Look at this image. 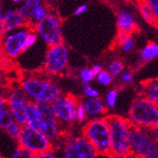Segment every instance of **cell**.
<instances>
[{
	"label": "cell",
	"mask_w": 158,
	"mask_h": 158,
	"mask_svg": "<svg viewBox=\"0 0 158 158\" xmlns=\"http://www.w3.org/2000/svg\"><path fill=\"white\" fill-rule=\"evenodd\" d=\"M134 77L133 74L130 72H122L120 74V81L123 82L124 85H130L133 82Z\"/></svg>",
	"instance_id": "cell-34"
},
{
	"label": "cell",
	"mask_w": 158,
	"mask_h": 158,
	"mask_svg": "<svg viewBox=\"0 0 158 158\" xmlns=\"http://www.w3.org/2000/svg\"><path fill=\"white\" fill-rule=\"evenodd\" d=\"M20 124H19L18 122H16L14 120L13 122H11L10 124L5 128L7 134H8L12 139L14 140H18L19 138V135L20 132Z\"/></svg>",
	"instance_id": "cell-28"
},
{
	"label": "cell",
	"mask_w": 158,
	"mask_h": 158,
	"mask_svg": "<svg viewBox=\"0 0 158 158\" xmlns=\"http://www.w3.org/2000/svg\"><path fill=\"white\" fill-rule=\"evenodd\" d=\"M29 27H20L19 29L10 31L1 35V50L5 56L10 59H16L23 53L24 39Z\"/></svg>",
	"instance_id": "cell-10"
},
{
	"label": "cell",
	"mask_w": 158,
	"mask_h": 158,
	"mask_svg": "<svg viewBox=\"0 0 158 158\" xmlns=\"http://www.w3.org/2000/svg\"><path fill=\"white\" fill-rule=\"evenodd\" d=\"M50 104L59 123L71 124L76 120V108L78 99L74 95L60 93Z\"/></svg>",
	"instance_id": "cell-9"
},
{
	"label": "cell",
	"mask_w": 158,
	"mask_h": 158,
	"mask_svg": "<svg viewBox=\"0 0 158 158\" xmlns=\"http://www.w3.org/2000/svg\"><path fill=\"white\" fill-rule=\"evenodd\" d=\"M80 78L84 84H89L95 79V75L93 74L91 68H84L80 71Z\"/></svg>",
	"instance_id": "cell-29"
},
{
	"label": "cell",
	"mask_w": 158,
	"mask_h": 158,
	"mask_svg": "<svg viewBox=\"0 0 158 158\" xmlns=\"http://www.w3.org/2000/svg\"><path fill=\"white\" fill-rule=\"evenodd\" d=\"M118 90L116 89H111L105 97V105L109 109H113L116 105V101H118Z\"/></svg>",
	"instance_id": "cell-27"
},
{
	"label": "cell",
	"mask_w": 158,
	"mask_h": 158,
	"mask_svg": "<svg viewBox=\"0 0 158 158\" xmlns=\"http://www.w3.org/2000/svg\"><path fill=\"white\" fill-rule=\"evenodd\" d=\"M95 79L100 85H104V86H109V85H112L114 77L108 71H105L104 69H103L101 72H99L97 75H96Z\"/></svg>",
	"instance_id": "cell-25"
},
{
	"label": "cell",
	"mask_w": 158,
	"mask_h": 158,
	"mask_svg": "<svg viewBox=\"0 0 158 158\" xmlns=\"http://www.w3.org/2000/svg\"><path fill=\"white\" fill-rule=\"evenodd\" d=\"M128 120L134 125L152 128L158 125L157 104L143 96L133 101L128 113Z\"/></svg>",
	"instance_id": "cell-5"
},
{
	"label": "cell",
	"mask_w": 158,
	"mask_h": 158,
	"mask_svg": "<svg viewBox=\"0 0 158 158\" xmlns=\"http://www.w3.org/2000/svg\"><path fill=\"white\" fill-rule=\"evenodd\" d=\"M11 157L12 158H33V157H35V155H34L31 152H29L27 148L19 146L17 148L16 152L12 154Z\"/></svg>",
	"instance_id": "cell-30"
},
{
	"label": "cell",
	"mask_w": 158,
	"mask_h": 158,
	"mask_svg": "<svg viewBox=\"0 0 158 158\" xmlns=\"http://www.w3.org/2000/svg\"><path fill=\"white\" fill-rule=\"evenodd\" d=\"M10 1H12L14 3H22V2L24 1V0H10Z\"/></svg>",
	"instance_id": "cell-42"
},
{
	"label": "cell",
	"mask_w": 158,
	"mask_h": 158,
	"mask_svg": "<svg viewBox=\"0 0 158 158\" xmlns=\"http://www.w3.org/2000/svg\"><path fill=\"white\" fill-rule=\"evenodd\" d=\"M50 12H49V10H48L47 7L43 3H41L32 12V15H31V18L29 19V22H28V24L32 23L34 25L35 23H39L40 20H42Z\"/></svg>",
	"instance_id": "cell-22"
},
{
	"label": "cell",
	"mask_w": 158,
	"mask_h": 158,
	"mask_svg": "<svg viewBox=\"0 0 158 158\" xmlns=\"http://www.w3.org/2000/svg\"><path fill=\"white\" fill-rule=\"evenodd\" d=\"M19 87L27 98L34 102L51 103L61 93L59 86L54 81L35 77L24 79L20 82Z\"/></svg>",
	"instance_id": "cell-4"
},
{
	"label": "cell",
	"mask_w": 158,
	"mask_h": 158,
	"mask_svg": "<svg viewBox=\"0 0 158 158\" xmlns=\"http://www.w3.org/2000/svg\"><path fill=\"white\" fill-rule=\"evenodd\" d=\"M27 20L16 9H9L3 12L2 22L0 24V36L10 31L26 26Z\"/></svg>",
	"instance_id": "cell-14"
},
{
	"label": "cell",
	"mask_w": 158,
	"mask_h": 158,
	"mask_svg": "<svg viewBox=\"0 0 158 158\" xmlns=\"http://www.w3.org/2000/svg\"><path fill=\"white\" fill-rule=\"evenodd\" d=\"M41 3H43V0H24L23 4L19 7V9L18 11L27 20V23H28L31 18L32 12Z\"/></svg>",
	"instance_id": "cell-21"
},
{
	"label": "cell",
	"mask_w": 158,
	"mask_h": 158,
	"mask_svg": "<svg viewBox=\"0 0 158 158\" xmlns=\"http://www.w3.org/2000/svg\"><path fill=\"white\" fill-rule=\"evenodd\" d=\"M13 121L14 118L8 108V105L0 108V128L5 129Z\"/></svg>",
	"instance_id": "cell-23"
},
{
	"label": "cell",
	"mask_w": 158,
	"mask_h": 158,
	"mask_svg": "<svg viewBox=\"0 0 158 158\" xmlns=\"http://www.w3.org/2000/svg\"><path fill=\"white\" fill-rule=\"evenodd\" d=\"M25 114H26L25 124H27L31 128L39 130L41 124V116L36 102L31 100L27 101L25 107Z\"/></svg>",
	"instance_id": "cell-17"
},
{
	"label": "cell",
	"mask_w": 158,
	"mask_h": 158,
	"mask_svg": "<svg viewBox=\"0 0 158 158\" xmlns=\"http://www.w3.org/2000/svg\"><path fill=\"white\" fill-rule=\"evenodd\" d=\"M37 38H38L37 33L32 29H28V31H27V33H26L25 39H24V43H23V52L27 51L30 47H32L34 44H35L37 42Z\"/></svg>",
	"instance_id": "cell-26"
},
{
	"label": "cell",
	"mask_w": 158,
	"mask_h": 158,
	"mask_svg": "<svg viewBox=\"0 0 158 158\" xmlns=\"http://www.w3.org/2000/svg\"><path fill=\"white\" fill-rule=\"evenodd\" d=\"M86 10H87V5L86 4H82V5L79 6L78 8L75 10L74 15L75 16H80V15H81V14H84Z\"/></svg>",
	"instance_id": "cell-38"
},
{
	"label": "cell",
	"mask_w": 158,
	"mask_h": 158,
	"mask_svg": "<svg viewBox=\"0 0 158 158\" xmlns=\"http://www.w3.org/2000/svg\"><path fill=\"white\" fill-rule=\"evenodd\" d=\"M137 6L140 11L142 18L146 22L153 26H157V16L154 14L150 6L146 0H137Z\"/></svg>",
	"instance_id": "cell-18"
},
{
	"label": "cell",
	"mask_w": 158,
	"mask_h": 158,
	"mask_svg": "<svg viewBox=\"0 0 158 158\" xmlns=\"http://www.w3.org/2000/svg\"><path fill=\"white\" fill-rule=\"evenodd\" d=\"M124 70V64L119 59H114L109 63L108 72L112 75L113 77H118Z\"/></svg>",
	"instance_id": "cell-24"
},
{
	"label": "cell",
	"mask_w": 158,
	"mask_h": 158,
	"mask_svg": "<svg viewBox=\"0 0 158 158\" xmlns=\"http://www.w3.org/2000/svg\"><path fill=\"white\" fill-rule=\"evenodd\" d=\"M107 121L111 136V156L128 157L131 156L129 142V129L131 122L118 115L108 116Z\"/></svg>",
	"instance_id": "cell-2"
},
{
	"label": "cell",
	"mask_w": 158,
	"mask_h": 158,
	"mask_svg": "<svg viewBox=\"0 0 158 158\" xmlns=\"http://www.w3.org/2000/svg\"><path fill=\"white\" fill-rule=\"evenodd\" d=\"M82 105H84L86 115L94 116V118L102 115L107 111L105 102L102 101L99 97H86V99H85L84 102H82Z\"/></svg>",
	"instance_id": "cell-16"
},
{
	"label": "cell",
	"mask_w": 158,
	"mask_h": 158,
	"mask_svg": "<svg viewBox=\"0 0 158 158\" xmlns=\"http://www.w3.org/2000/svg\"><path fill=\"white\" fill-rule=\"evenodd\" d=\"M129 35H131V34H129V33H126V32H123V31H118V35H116V42L118 43V45L120 46L121 43L124 41Z\"/></svg>",
	"instance_id": "cell-36"
},
{
	"label": "cell",
	"mask_w": 158,
	"mask_h": 158,
	"mask_svg": "<svg viewBox=\"0 0 158 158\" xmlns=\"http://www.w3.org/2000/svg\"><path fill=\"white\" fill-rule=\"evenodd\" d=\"M2 16H3V9H2L1 0H0V24H1V22H2Z\"/></svg>",
	"instance_id": "cell-41"
},
{
	"label": "cell",
	"mask_w": 158,
	"mask_h": 158,
	"mask_svg": "<svg viewBox=\"0 0 158 158\" xmlns=\"http://www.w3.org/2000/svg\"><path fill=\"white\" fill-rule=\"evenodd\" d=\"M86 118V113L85 111L84 105H82L81 102L78 101L77 108H76V120L79 122L84 121Z\"/></svg>",
	"instance_id": "cell-32"
},
{
	"label": "cell",
	"mask_w": 158,
	"mask_h": 158,
	"mask_svg": "<svg viewBox=\"0 0 158 158\" xmlns=\"http://www.w3.org/2000/svg\"><path fill=\"white\" fill-rule=\"evenodd\" d=\"M143 96L150 102L157 104L158 103V81L157 79L147 81L143 85Z\"/></svg>",
	"instance_id": "cell-19"
},
{
	"label": "cell",
	"mask_w": 158,
	"mask_h": 158,
	"mask_svg": "<svg viewBox=\"0 0 158 158\" xmlns=\"http://www.w3.org/2000/svg\"><path fill=\"white\" fill-rule=\"evenodd\" d=\"M4 106H7V99L3 94L0 93V108H2Z\"/></svg>",
	"instance_id": "cell-40"
},
{
	"label": "cell",
	"mask_w": 158,
	"mask_h": 158,
	"mask_svg": "<svg viewBox=\"0 0 158 158\" xmlns=\"http://www.w3.org/2000/svg\"><path fill=\"white\" fill-rule=\"evenodd\" d=\"M120 47H121V49H122L123 52H131V51L134 49V48H135V39H134L131 35H129V36L121 43Z\"/></svg>",
	"instance_id": "cell-31"
},
{
	"label": "cell",
	"mask_w": 158,
	"mask_h": 158,
	"mask_svg": "<svg viewBox=\"0 0 158 158\" xmlns=\"http://www.w3.org/2000/svg\"><path fill=\"white\" fill-rule=\"evenodd\" d=\"M34 31L42 38L48 47L63 42L62 22L56 14H48L42 20L34 24Z\"/></svg>",
	"instance_id": "cell-6"
},
{
	"label": "cell",
	"mask_w": 158,
	"mask_h": 158,
	"mask_svg": "<svg viewBox=\"0 0 158 158\" xmlns=\"http://www.w3.org/2000/svg\"><path fill=\"white\" fill-rule=\"evenodd\" d=\"M116 24H118V31L132 34L138 30V25L134 15L125 9L119 10L116 14Z\"/></svg>",
	"instance_id": "cell-15"
},
{
	"label": "cell",
	"mask_w": 158,
	"mask_h": 158,
	"mask_svg": "<svg viewBox=\"0 0 158 158\" xmlns=\"http://www.w3.org/2000/svg\"><path fill=\"white\" fill-rule=\"evenodd\" d=\"M82 136L91 143L97 155L111 156V136L106 118H93L82 128Z\"/></svg>",
	"instance_id": "cell-3"
},
{
	"label": "cell",
	"mask_w": 158,
	"mask_h": 158,
	"mask_svg": "<svg viewBox=\"0 0 158 158\" xmlns=\"http://www.w3.org/2000/svg\"><path fill=\"white\" fill-rule=\"evenodd\" d=\"M35 157H38V158H56V155L52 152V149H50V150H46V152H41L39 154H37Z\"/></svg>",
	"instance_id": "cell-35"
},
{
	"label": "cell",
	"mask_w": 158,
	"mask_h": 158,
	"mask_svg": "<svg viewBox=\"0 0 158 158\" xmlns=\"http://www.w3.org/2000/svg\"><path fill=\"white\" fill-rule=\"evenodd\" d=\"M64 158H95L97 152L84 136L71 137L68 139L63 148Z\"/></svg>",
	"instance_id": "cell-12"
},
{
	"label": "cell",
	"mask_w": 158,
	"mask_h": 158,
	"mask_svg": "<svg viewBox=\"0 0 158 158\" xmlns=\"http://www.w3.org/2000/svg\"><path fill=\"white\" fill-rule=\"evenodd\" d=\"M146 1L150 6V8L152 9L155 15L158 16V0H146Z\"/></svg>",
	"instance_id": "cell-37"
},
{
	"label": "cell",
	"mask_w": 158,
	"mask_h": 158,
	"mask_svg": "<svg viewBox=\"0 0 158 158\" xmlns=\"http://www.w3.org/2000/svg\"><path fill=\"white\" fill-rule=\"evenodd\" d=\"M158 56V45L153 42L148 43L143 48L140 52V58L142 62L148 63L157 58Z\"/></svg>",
	"instance_id": "cell-20"
},
{
	"label": "cell",
	"mask_w": 158,
	"mask_h": 158,
	"mask_svg": "<svg viewBox=\"0 0 158 158\" xmlns=\"http://www.w3.org/2000/svg\"><path fill=\"white\" fill-rule=\"evenodd\" d=\"M7 105L14 118V120L19 124L23 125L26 122V114L25 107L26 103L29 99L27 98L25 93L20 87L13 88L7 95Z\"/></svg>",
	"instance_id": "cell-13"
},
{
	"label": "cell",
	"mask_w": 158,
	"mask_h": 158,
	"mask_svg": "<svg viewBox=\"0 0 158 158\" xmlns=\"http://www.w3.org/2000/svg\"><path fill=\"white\" fill-rule=\"evenodd\" d=\"M17 141L20 147L27 148L35 156L52 148L51 140L48 139L39 130L31 128L27 124L20 126V132Z\"/></svg>",
	"instance_id": "cell-8"
},
{
	"label": "cell",
	"mask_w": 158,
	"mask_h": 158,
	"mask_svg": "<svg viewBox=\"0 0 158 158\" xmlns=\"http://www.w3.org/2000/svg\"><path fill=\"white\" fill-rule=\"evenodd\" d=\"M91 70H92L93 74L96 76V75H97L99 72H101V71L103 70V66H102L101 64H94V65L91 67Z\"/></svg>",
	"instance_id": "cell-39"
},
{
	"label": "cell",
	"mask_w": 158,
	"mask_h": 158,
	"mask_svg": "<svg viewBox=\"0 0 158 158\" xmlns=\"http://www.w3.org/2000/svg\"><path fill=\"white\" fill-rule=\"evenodd\" d=\"M131 155L142 158H157V126L152 128L134 125L129 129Z\"/></svg>",
	"instance_id": "cell-1"
},
{
	"label": "cell",
	"mask_w": 158,
	"mask_h": 158,
	"mask_svg": "<svg viewBox=\"0 0 158 158\" xmlns=\"http://www.w3.org/2000/svg\"><path fill=\"white\" fill-rule=\"evenodd\" d=\"M84 94L86 97L93 98V97H99L100 92L93 87H91L88 84H84Z\"/></svg>",
	"instance_id": "cell-33"
},
{
	"label": "cell",
	"mask_w": 158,
	"mask_h": 158,
	"mask_svg": "<svg viewBox=\"0 0 158 158\" xmlns=\"http://www.w3.org/2000/svg\"><path fill=\"white\" fill-rule=\"evenodd\" d=\"M69 62V49L62 42L49 47L44 61V72L50 76L63 74Z\"/></svg>",
	"instance_id": "cell-7"
},
{
	"label": "cell",
	"mask_w": 158,
	"mask_h": 158,
	"mask_svg": "<svg viewBox=\"0 0 158 158\" xmlns=\"http://www.w3.org/2000/svg\"><path fill=\"white\" fill-rule=\"evenodd\" d=\"M36 104L41 116L39 131L52 142L56 140L60 134V123L54 115L51 104L45 102H36Z\"/></svg>",
	"instance_id": "cell-11"
}]
</instances>
